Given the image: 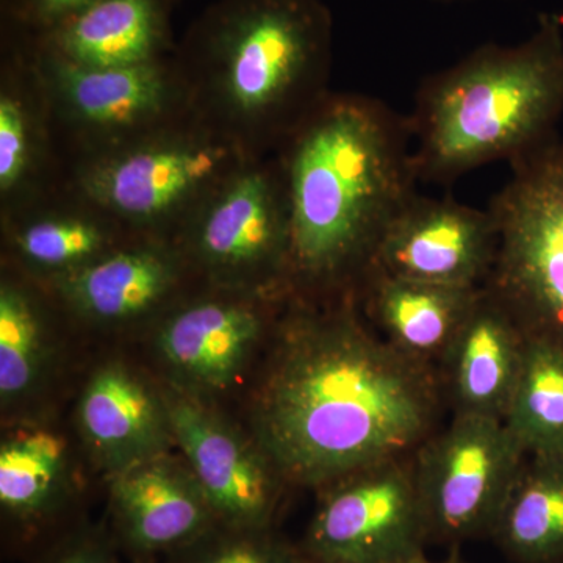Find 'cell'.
Returning a JSON list of instances; mask_svg holds the SVG:
<instances>
[{
    "mask_svg": "<svg viewBox=\"0 0 563 563\" xmlns=\"http://www.w3.org/2000/svg\"><path fill=\"white\" fill-rule=\"evenodd\" d=\"M54 306L35 282L2 273L0 279V401L2 410L32 399L51 365Z\"/></svg>",
    "mask_w": 563,
    "mask_h": 563,
    "instance_id": "cell-23",
    "label": "cell"
},
{
    "mask_svg": "<svg viewBox=\"0 0 563 563\" xmlns=\"http://www.w3.org/2000/svg\"><path fill=\"white\" fill-rule=\"evenodd\" d=\"M483 288L448 287L368 272L362 313L393 350L439 374V366Z\"/></svg>",
    "mask_w": 563,
    "mask_h": 563,
    "instance_id": "cell-19",
    "label": "cell"
},
{
    "mask_svg": "<svg viewBox=\"0 0 563 563\" xmlns=\"http://www.w3.org/2000/svg\"><path fill=\"white\" fill-rule=\"evenodd\" d=\"M504 424L526 455H563V346L528 336Z\"/></svg>",
    "mask_w": 563,
    "mask_h": 563,
    "instance_id": "cell-25",
    "label": "cell"
},
{
    "mask_svg": "<svg viewBox=\"0 0 563 563\" xmlns=\"http://www.w3.org/2000/svg\"><path fill=\"white\" fill-rule=\"evenodd\" d=\"M174 244L199 285L290 299V218L279 155L244 163L211 192Z\"/></svg>",
    "mask_w": 563,
    "mask_h": 563,
    "instance_id": "cell-8",
    "label": "cell"
},
{
    "mask_svg": "<svg viewBox=\"0 0 563 563\" xmlns=\"http://www.w3.org/2000/svg\"><path fill=\"white\" fill-rule=\"evenodd\" d=\"M65 439L44 428L20 429L0 446V504L21 520L57 509L68 490Z\"/></svg>",
    "mask_w": 563,
    "mask_h": 563,
    "instance_id": "cell-24",
    "label": "cell"
},
{
    "mask_svg": "<svg viewBox=\"0 0 563 563\" xmlns=\"http://www.w3.org/2000/svg\"><path fill=\"white\" fill-rule=\"evenodd\" d=\"M32 9L44 24L55 27L95 0H31Z\"/></svg>",
    "mask_w": 563,
    "mask_h": 563,
    "instance_id": "cell-27",
    "label": "cell"
},
{
    "mask_svg": "<svg viewBox=\"0 0 563 563\" xmlns=\"http://www.w3.org/2000/svg\"><path fill=\"white\" fill-rule=\"evenodd\" d=\"M526 335L503 302L483 287L439 366L454 415L504 420L523 365Z\"/></svg>",
    "mask_w": 563,
    "mask_h": 563,
    "instance_id": "cell-18",
    "label": "cell"
},
{
    "mask_svg": "<svg viewBox=\"0 0 563 563\" xmlns=\"http://www.w3.org/2000/svg\"><path fill=\"white\" fill-rule=\"evenodd\" d=\"M432 2L450 3V2H463V0H432Z\"/></svg>",
    "mask_w": 563,
    "mask_h": 563,
    "instance_id": "cell-30",
    "label": "cell"
},
{
    "mask_svg": "<svg viewBox=\"0 0 563 563\" xmlns=\"http://www.w3.org/2000/svg\"><path fill=\"white\" fill-rule=\"evenodd\" d=\"M399 563H461L457 561H450V562H433L431 559L426 558L424 553H418L412 555V558L406 559V561L399 562Z\"/></svg>",
    "mask_w": 563,
    "mask_h": 563,
    "instance_id": "cell-29",
    "label": "cell"
},
{
    "mask_svg": "<svg viewBox=\"0 0 563 563\" xmlns=\"http://www.w3.org/2000/svg\"><path fill=\"white\" fill-rule=\"evenodd\" d=\"M43 288L55 309L92 328H150L199 287L179 247L154 239L128 240Z\"/></svg>",
    "mask_w": 563,
    "mask_h": 563,
    "instance_id": "cell-13",
    "label": "cell"
},
{
    "mask_svg": "<svg viewBox=\"0 0 563 563\" xmlns=\"http://www.w3.org/2000/svg\"><path fill=\"white\" fill-rule=\"evenodd\" d=\"M563 563V562H562Z\"/></svg>",
    "mask_w": 563,
    "mask_h": 563,
    "instance_id": "cell-31",
    "label": "cell"
},
{
    "mask_svg": "<svg viewBox=\"0 0 563 563\" xmlns=\"http://www.w3.org/2000/svg\"><path fill=\"white\" fill-rule=\"evenodd\" d=\"M320 490L306 537L313 563H399L424 553L413 454L365 466Z\"/></svg>",
    "mask_w": 563,
    "mask_h": 563,
    "instance_id": "cell-11",
    "label": "cell"
},
{
    "mask_svg": "<svg viewBox=\"0 0 563 563\" xmlns=\"http://www.w3.org/2000/svg\"><path fill=\"white\" fill-rule=\"evenodd\" d=\"M157 0H95L52 27L41 49L87 68H122L162 60Z\"/></svg>",
    "mask_w": 563,
    "mask_h": 563,
    "instance_id": "cell-21",
    "label": "cell"
},
{
    "mask_svg": "<svg viewBox=\"0 0 563 563\" xmlns=\"http://www.w3.org/2000/svg\"><path fill=\"white\" fill-rule=\"evenodd\" d=\"M174 443L190 466L218 523L268 529L287 484L252 435H244L207 399L163 387Z\"/></svg>",
    "mask_w": 563,
    "mask_h": 563,
    "instance_id": "cell-12",
    "label": "cell"
},
{
    "mask_svg": "<svg viewBox=\"0 0 563 563\" xmlns=\"http://www.w3.org/2000/svg\"><path fill=\"white\" fill-rule=\"evenodd\" d=\"M563 113V24L544 14L517 44H487L429 77L409 122L420 180L451 181L525 157Z\"/></svg>",
    "mask_w": 563,
    "mask_h": 563,
    "instance_id": "cell-4",
    "label": "cell"
},
{
    "mask_svg": "<svg viewBox=\"0 0 563 563\" xmlns=\"http://www.w3.org/2000/svg\"><path fill=\"white\" fill-rule=\"evenodd\" d=\"M290 299L199 285L151 325L168 385L209 401L228 391L272 339Z\"/></svg>",
    "mask_w": 563,
    "mask_h": 563,
    "instance_id": "cell-10",
    "label": "cell"
},
{
    "mask_svg": "<svg viewBox=\"0 0 563 563\" xmlns=\"http://www.w3.org/2000/svg\"><path fill=\"white\" fill-rule=\"evenodd\" d=\"M496 243L490 210L415 195L385 229L368 272L483 288L495 263Z\"/></svg>",
    "mask_w": 563,
    "mask_h": 563,
    "instance_id": "cell-14",
    "label": "cell"
},
{
    "mask_svg": "<svg viewBox=\"0 0 563 563\" xmlns=\"http://www.w3.org/2000/svg\"><path fill=\"white\" fill-rule=\"evenodd\" d=\"M187 563H306L266 529H229L228 536L199 550Z\"/></svg>",
    "mask_w": 563,
    "mask_h": 563,
    "instance_id": "cell-26",
    "label": "cell"
},
{
    "mask_svg": "<svg viewBox=\"0 0 563 563\" xmlns=\"http://www.w3.org/2000/svg\"><path fill=\"white\" fill-rule=\"evenodd\" d=\"M109 484L118 528L143 553L199 542L218 523L190 466L172 451L109 476Z\"/></svg>",
    "mask_w": 563,
    "mask_h": 563,
    "instance_id": "cell-17",
    "label": "cell"
},
{
    "mask_svg": "<svg viewBox=\"0 0 563 563\" xmlns=\"http://www.w3.org/2000/svg\"><path fill=\"white\" fill-rule=\"evenodd\" d=\"M65 180L31 62L9 65L0 84V213Z\"/></svg>",
    "mask_w": 563,
    "mask_h": 563,
    "instance_id": "cell-20",
    "label": "cell"
},
{
    "mask_svg": "<svg viewBox=\"0 0 563 563\" xmlns=\"http://www.w3.org/2000/svg\"><path fill=\"white\" fill-rule=\"evenodd\" d=\"M252 157L195 117L76 163L66 181L132 236L174 243L211 192Z\"/></svg>",
    "mask_w": 563,
    "mask_h": 563,
    "instance_id": "cell-5",
    "label": "cell"
},
{
    "mask_svg": "<svg viewBox=\"0 0 563 563\" xmlns=\"http://www.w3.org/2000/svg\"><path fill=\"white\" fill-rule=\"evenodd\" d=\"M439 374L393 350L357 298L288 302L251 399V435L285 483L322 488L439 431Z\"/></svg>",
    "mask_w": 563,
    "mask_h": 563,
    "instance_id": "cell-1",
    "label": "cell"
},
{
    "mask_svg": "<svg viewBox=\"0 0 563 563\" xmlns=\"http://www.w3.org/2000/svg\"><path fill=\"white\" fill-rule=\"evenodd\" d=\"M490 539L515 563L563 562V455H526Z\"/></svg>",
    "mask_w": 563,
    "mask_h": 563,
    "instance_id": "cell-22",
    "label": "cell"
},
{
    "mask_svg": "<svg viewBox=\"0 0 563 563\" xmlns=\"http://www.w3.org/2000/svg\"><path fill=\"white\" fill-rule=\"evenodd\" d=\"M526 454L501 420L454 415L415 451L428 542L490 537Z\"/></svg>",
    "mask_w": 563,
    "mask_h": 563,
    "instance_id": "cell-9",
    "label": "cell"
},
{
    "mask_svg": "<svg viewBox=\"0 0 563 563\" xmlns=\"http://www.w3.org/2000/svg\"><path fill=\"white\" fill-rule=\"evenodd\" d=\"M7 268L46 284L135 239L68 181L0 213Z\"/></svg>",
    "mask_w": 563,
    "mask_h": 563,
    "instance_id": "cell-15",
    "label": "cell"
},
{
    "mask_svg": "<svg viewBox=\"0 0 563 563\" xmlns=\"http://www.w3.org/2000/svg\"><path fill=\"white\" fill-rule=\"evenodd\" d=\"M77 428L107 476L176 446L163 387L128 363H102L77 404Z\"/></svg>",
    "mask_w": 563,
    "mask_h": 563,
    "instance_id": "cell-16",
    "label": "cell"
},
{
    "mask_svg": "<svg viewBox=\"0 0 563 563\" xmlns=\"http://www.w3.org/2000/svg\"><path fill=\"white\" fill-rule=\"evenodd\" d=\"M51 563H111L109 554L95 543H80L69 548Z\"/></svg>",
    "mask_w": 563,
    "mask_h": 563,
    "instance_id": "cell-28",
    "label": "cell"
},
{
    "mask_svg": "<svg viewBox=\"0 0 563 563\" xmlns=\"http://www.w3.org/2000/svg\"><path fill=\"white\" fill-rule=\"evenodd\" d=\"M290 301L357 296L393 218L417 195L409 122L368 96L329 92L279 151Z\"/></svg>",
    "mask_w": 563,
    "mask_h": 563,
    "instance_id": "cell-2",
    "label": "cell"
},
{
    "mask_svg": "<svg viewBox=\"0 0 563 563\" xmlns=\"http://www.w3.org/2000/svg\"><path fill=\"white\" fill-rule=\"evenodd\" d=\"M510 165L488 206L498 243L484 287L526 335L563 346V143L547 141Z\"/></svg>",
    "mask_w": 563,
    "mask_h": 563,
    "instance_id": "cell-7",
    "label": "cell"
},
{
    "mask_svg": "<svg viewBox=\"0 0 563 563\" xmlns=\"http://www.w3.org/2000/svg\"><path fill=\"white\" fill-rule=\"evenodd\" d=\"M65 174L195 118L177 62L87 68L40 49L31 58Z\"/></svg>",
    "mask_w": 563,
    "mask_h": 563,
    "instance_id": "cell-6",
    "label": "cell"
},
{
    "mask_svg": "<svg viewBox=\"0 0 563 563\" xmlns=\"http://www.w3.org/2000/svg\"><path fill=\"white\" fill-rule=\"evenodd\" d=\"M331 46L318 0H233L177 66L199 121L268 155L331 92Z\"/></svg>",
    "mask_w": 563,
    "mask_h": 563,
    "instance_id": "cell-3",
    "label": "cell"
}]
</instances>
